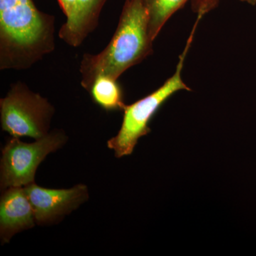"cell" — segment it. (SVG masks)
Wrapping results in <instances>:
<instances>
[{
	"label": "cell",
	"mask_w": 256,
	"mask_h": 256,
	"mask_svg": "<svg viewBox=\"0 0 256 256\" xmlns=\"http://www.w3.org/2000/svg\"><path fill=\"white\" fill-rule=\"evenodd\" d=\"M242 2H245L249 3V4H256V0H240Z\"/></svg>",
	"instance_id": "obj_13"
},
{
	"label": "cell",
	"mask_w": 256,
	"mask_h": 256,
	"mask_svg": "<svg viewBox=\"0 0 256 256\" xmlns=\"http://www.w3.org/2000/svg\"><path fill=\"white\" fill-rule=\"evenodd\" d=\"M107 0H78L75 16L60 28V36L69 45L78 46L98 24L101 10Z\"/></svg>",
	"instance_id": "obj_8"
},
{
	"label": "cell",
	"mask_w": 256,
	"mask_h": 256,
	"mask_svg": "<svg viewBox=\"0 0 256 256\" xmlns=\"http://www.w3.org/2000/svg\"><path fill=\"white\" fill-rule=\"evenodd\" d=\"M200 21L196 18L183 52L178 56L176 69L172 76L166 79L164 84L154 92L124 107L120 129L107 143L108 148L114 150L116 158H120L132 154L138 140L150 132L149 124L152 118L170 98L180 90L190 92L192 90L184 82L182 72Z\"/></svg>",
	"instance_id": "obj_3"
},
{
	"label": "cell",
	"mask_w": 256,
	"mask_h": 256,
	"mask_svg": "<svg viewBox=\"0 0 256 256\" xmlns=\"http://www.w3.org/2000/svg\"><path fill=\"white\" fill-rule=\"evenodd\" d=\"M54 16L32 0H0V68L31 67L55 48Z\"/></svg>",
	"instance_id": "obj_1"
},
{
	"label": "cell",
	"mask_w": 256,
	"mask_h": 256,
	"mask_svg": "<svg viewBox=\"0 0 256 256\" xmlns=\"http://www.w3.org/2000/svg\"><path fill=\"white\" fill-rule=\"evenodd\" d=\"M36 223L34 212L24 188L5 190L0 201V236L2 244L13 236L33 228Z\"/></svg>",
	"instance_id": "obj_7"
},
{
	"label": "cell",
	"mask_w": 256,
	"mask_h": 256,
	"mask_svg": "<svg viewBox=\"0 0 256 256\" xmlns=\"http://www.w3.org/2000/svg\"><path fill=\"white\" fill-rule=\"evenodd\" d=\"M192 9L197 18H202L210 11L214 10L220 0H191Z\"/></svg>",
	"instance_id": "obj_11"
},
{
	"label": "cell",
	"mask_w": 256,
	"mask_h": 256,
	"mask_svg": "<svg viewBox=\"0 0 256 256\" xmlns=\"http://www.w3.org/2000/svg\"><path fill=\"white\" fill-rule=\"evenodd\" d=\"M0 114L2 130L13 138L38 140L48 134L54 108L46 98L18 82L0 100Z\"/></svg>",
	"instance_id": "obj_4"
},
{
	"label": "cell",
	"mask_w": 256,
	"mask_h": 256,
	"mask_svg": "<svg viewBox=\"0 0 256 256\" xmlns=\"http://www.w3.org/2000/svg\"><path fill=\"white\" fill-rule=\"evenodd\" d=\"M148 12L141 0H126L110 43L98 54H85L80 63L82 86L88 92L97 77L118 79L152 54Z\"/></svg>",
	"instance_id": "obj_2"
},
{
	"label": "cell",
	"mask_w": 256,
	"mask_h": 256,
	"mask_svg": "<svg viewBox=\"0 0 256 256\" xmlns=\"http://www.w3.org/2000/svg\"><path fill=\"white\" fill-rule=\"evenodd\" d=\"M66 141V136L60 130L52 131L32 143L24 142L18 138L8 140L2 151V190L24 188L34 183L40 164L48 154L60 149Z\"/></svg>",
	"instance_id": "obj_5"
},
{
	"label": "cell",
	"mask_w": 256,
	"mask_h": 256,
	"mask_svg": "<svg viewBox=\"0 0 256 256\" xmlns=\"http://www.w3.org/2000/svg\"><path fill=\"white\" fill-rule=\"evenodd\" d=\"M118 79L107 76L97 77L88 92L92 100L106 111L124 110V92L117 82Z\"/></svg>",
	"instance_id": "obj_9"
},
{
	"label": "cell",
	"mask_w": 256,
	"mask_h": 256,
	"mask_svg": "<svg viewBox=\"0 0 256 256\" xmlns=\"http://www.w3.org/2000/svg\"><path fill=\"white\" fill-rule=\"evenodd\" d=\"M149 20L152 38L156 40L162 28L180 9L191 0H141Z\"/></svg>",
	"instance_id": "obj_10"
},
{
	"label": "cell",
	"mask_w": 256,
	"mask_h": 256,
	"mask_svg": "<svg viewBox=\"0 0 256 256\" xmlns=\"http://www.w3.org/2000/svg\"><path fill=\"white\" fill-rule=\"evenodd\" d=\"M30 198L36 223L47 225L54 223L74 210L88 198L86 185L78 184L70 188H47L32 183L24 186Z\"/></svg>",
	"instance_id": "obj_6"
},
{
	"label": "cell",
	"mask_w": 256,
	"mask_h": 256,
	"mask_svg": "<svg viewBox=\"0 0 256 256\" xmlns=\"http://www.w3.org/2000/svg\"><path fill=\"white\" fill-rule=\"evenodd\" d=\"M77 1L78 0H58L64 14L66 16V22L72 21L77 9Z\"/></svg>",
	"instance_id": "obj_12"
}]
</instances>
